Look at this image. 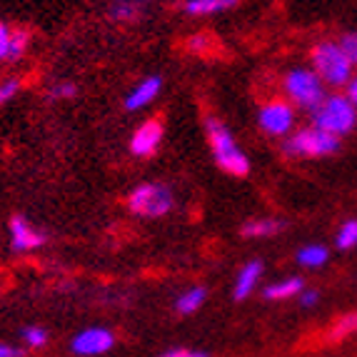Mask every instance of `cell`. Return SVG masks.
<instances>
[{"instance_id": "6da1fadb", "label": "cell", "mask_w": 357, "mask_h": 357, "mask_svg": "<svg viewBox=\"0 0 357 357\" xmlns=\"http://www.w3.org/2000/svg\"><path fill=\"white\" fill-rule=\"evenodd\" d=\"M205 132H208L210 150H213V158L220 170H225L227 175H235V178H245V175L250 173L248 155L243 153L238 140L232 137V132L222 126L220 120L218 118L205 120Z\"/></svg>"}, {"instance_id": "7a4b0ae2", "label": "cell", "mask_w": 357, "mask_h": 357, "mask_svg": "<svg viewBox=\"0 0 357 357\" xmlns=\"http://www.w3.org/2000/svg\"><path fill=\"white\" fill-rule=\"evenodd\" d=\"M328 85L322 83L320 75H317L312 68H292L282 77V90H285L287 102H292L300 110H317L320 102L328 98Z\"/></svg>"}, {"instance_id": "3957f363", "label": "cell", "mask_w": 357, "mask_h": 357, "mask_svg": "<svg viewBox=\"0 0 357 357\" xmlns=\"http://www.w3.org/2000/svg\"><path fill=\"white\" fill-rule=\"evenodd\" d=\"M310 60H312V70L320 75V80L330 88H342L352 80V63L347 60V55L342 53L340 43L335 40H322L317 43L312 53H310Z\"/></svg>"}, {"instance_id": "277c9868", "label": "cell", "mask_w": 357, "mask_h": 357, "mask_svg": "<svg viewBox=\"0 0 357 357\" xmlns=\"http://www.w3.org/2000/svg\"><path fill=\"white\" fill-rule=\"evenodd\" d=\"M312 126L330 132L335 137H342L355 130L357 126V107L342 93H333L320 102L317 110H312Z\"/></svg>"}, {"instance_id": "5b68a950", "label": "cell", "mask_w": 357, "mask_h": 357, "mask_svg": "<svg viewBox=\"0 0 357 357\" xmlns=\"http://www.w3.org/2000/svg\"><path fill=\"white\" fill-rule=\"evenodd\" d=\"M282 150L290 158H325V155H335L340 150V137L315 126L300 128L282 143Z\"/></svg>"}, {"instance_id": "8992f818", "label": "cell", "mask_w": 357, "mask_h": 357, "mask_svg": "<svg viewBox=\"0 0 357 357\" xmlns=\"http://www.w3.org/2000/svg\"><path fill=\"white\" fill-rule=\"evenodd\" d=\"M175 200L170 188L160 183H143L132 188L130 195H128V208L137 218H165L170 210H173Z\"/></svg>"}, {"instance_id": "52a82bcc", "label": "cell", "mask_w": 357, "mask_h": 357, "mask_svg": "<svg viewBox=\"0 0 357 357\" xmlns=\"http://www.w3.org/2000/svg\"><path fill=\"white\" fill-rule=\"evenodd\" d=\"M257 126L273 137H285L295 128V105L287 100H268L257 110Z\"/></svg>"}, {"instance_id": "ba28073f", "label": "cell", "mask_w": 357, "mask_h": 357, "mask_svg": "<svg viewBox=\"0 0 357 357\" xmlns=\"http://www.w3.org/2000/svg\"><path fill=\"white\" fill-rule=\"evenodd\" d=\"M115 347V335L107 328H85L70 340V352L77 357H100Z\"/></svg>"}, {"instance_id": "9c48e42d", "label": "cell", "mask_w": 357, "mask_h": 357, "mask_svg": "<svg viewBox=\"0 0 357 357\" xmlns=\"http://www.w3.org/2000/svg\"><path fill=\"white\" fill-rule=\"evenodd\" d=\"M45 245V235L30 225L23 215H15L10 220V248L15 252H30Z\"/></svg>"}, {"instance_id": "30bf717a", "label": "cell", "mask_w": 357, "mask_h": 357, "mask_svg": "<svg viewBox=\"0 0 357 357\" xmlns=\"http://www.w3.org/2000/svg\"><path fill=\"white\" fill-rule=\"evenodd\" d=\"M160 140H162V126L158 120H148V123H143V126L132 132L130 153L135 158H150L155 150L160 148Z\"/></svg>"}, {"instance_id": "8fae6325", "label": "cell", "mask_w": 357, "mask_h": 357, "mask_svg": "<svg viewBox=\"0 0 357 357\" xmlns=\"http://www.w3.org/2000/svg\"><path fill=\"white\" fill-rule=\"evenodd\" d=\"M262 273H265V265L260 260H250L245 262L243 268L238 270V278H235V285H232V300L245 303L255 292L257 282H260Z\"/></svg>"}, {"instance_id": "7c38bea8", "label": "cell", "mask_w": 357, "mask_h": 357, "mask_svg": "<svg viewBox=\"0 0 357 357\" xmlns=\"http://www.w3.org/2000/svg\"><path fill=\"white\" fill-rule=\"evenodd\" d=\"M160 90H162V77L160 75L145 77V80H140V83H137L135 88L128 93L126 107H128V110H140V107L150 105L155 98L160 96Z\"/></svg>"}, {"instance_id": "4fadbf2b", "label": "cell", "mask_w": 357, "mask_h": 357, "mask_svg": "<svg viewBox=\"0 0 357 357\" xmlns=\"http://www.w3.org/2000/svg\"><path fill=\"white\" fill-rule=\"evenodd\" d=\"M305 290V282L303 278H282V280L273 282L262 290L265 300H292V298H300V292Z\"/></svg>"}, {"instance_id": "5bb4252c", "label": "cell", "mask_w": 357, "mask_h": 357, "mask_svg": "<svg viewBox=\"0 0 357 357\" xmlns=\"http://www.w3.org/2000/svg\"><path fill=\"white\" fill-rule=\"evenodd\" d=\"M285 230V222L275 220V218H257V220L245 222L240 227V235L243 238H275L278 232Z\"/></svg>"}, {"instance_id": "9a60e30c", "label": "cell", "mask_w": 357, "mask_h": 357, "mask_svg": "<svg viewBox=\"0 0 357 357\" xmlns=\"http://www.w3.org/2000/svg\"><path fill=\"white\" fill-rule=\"evenodd\" d=\"M205 300H208V290H205L203 285L190 287V290H185L178 295V300H175V312H178V315H192V312H197V310L203 307Z\"/></svg>"}, {"instance_id": "2e32d148", "label": "cell", "mask_w": 357, "mask_h": 357, "mask_svg": "<svg viewBox=\"0 0 357 357\" xmlns=\"http://www.w3.org/2000/svg\"><path fill=\"white\" fill-rule=\"evenodd\" d=\"M295 260H298L300 268H307V270H317L322 268V265H328L330 260V250L325 248V245H305V248H300L298 255H295Z\"/></svg>"}, {"instance_id": "e0dca14e", "label": "cell", "mask_w": 357, "mask_h": 357, "mask_svg": "<svg viewBox=\"0 0 357 357\" xmlns=\"http://www.w3.org/2000/svg\"><path fill=\"white\" fill-rule=\"evenodd\" d=\"M240 0H188L185 13L188 15H215V13H225L238 6Z\"/></svg>"}, {"instance_id": "ac0fdd59", "label": "cell", "mask_w": 357, "mask_h": 357, "mask_svg": "<svg viewBox=\"0 0 357 357\" xmlns=\"http://www.w3.org/2000/svg\"><path fill=\"white\" fill-rule=\"evenodd\" d=\"M20 340H23V345L30 347V350H43V347L48 345V330L40 328V325H25L20 330Z\"/></svg>"}, {"instance_id": "d6986e66", "label": "cell", "mask_w": 357, "mask_h": 357, "mask_svg": "<svg viewBox=\"0 0 357 357\" xmlns=\"http://www.w3.org/2000/svg\"><path fill=\"white\" fill-rule=\"evenodd\" d=\"M335 245H337L340 250L357 248V220H345L340 225L337 235H335Z\"/></svg>"}, {"instance_id": "ffe728a7", "label": "cell", "mask_w": 357, "mask_h": 357, "mask_svg": "<svg viewBox=\"0 0 357 357\" xmlns=\"http://www.w3.org/2000/svg\"><path fill=\"white\" fill-rule=\"evenodd\" d=\"M28 50V33L23 30H13L10 43H8V55H6V63H15L20 60Z\"/></svg>"}, {"instance_id": "44dd1931", "label": "cell", "mask_w": 357, "mask_h": 357, "mask_svg": "<svg viewBox=\"0 0 357 357\" xmlns=\"http://www.w3.org/2000/svg\"><path fill=\"white\" fill-rule=\"evenodd\" d=\"M137 15H140V8L135 0H113L110 6V18L115 20H135Z\"/></svg>"}, {"instance_id": "7402d4cb", "label": "cell", "mask_w": 357, "mask_h": 357, "mask_svg": "<svg viewBox=\"0 0 357 357\" xmlns=\"http://www.w3.org/2000/svg\"><path fill=\"white\" fill-rule=\"evenodd\" d=\"M352 333H357V312H350V315L340 317L337 325H333V330L328 333V340H342L350 337Z\"/></svg>"}, {"instance_id": "603a6c76", "label": "cell", "mask_w": 357, "mask_h": 357, "mask_svg": "<svg viewBox=\"0 0 357 357\" xmlns=\"http://www.w3.org/2000/svg\"><path fill=\"white\" fill-rule=\"evenodd\" d=\"M337 43L340 48H342V53L347 55V60H350L352 66H357V33H345Z\"/></svg>"}, {"instance_id": "cb8c5ba5", "label": "cell", "mask_w": 357, "mask_h": 357, "mask_svg": "<svg viewBox=\"0 0 357 357\" xmlns=\"http://www.w3.org/2000/svg\"><path fill=\"white\" fill-rule=\"evenodd\" d=\"M18 90H20L18 80H6V83H0V105H6L8 100H13V98L18 96Z\"/></svg>"}, {"instance_id": "d4e9b609", "label": "cell", "mask_w": 357, "mask_h": 357, "mask_svg": "<svg viewBox=\"0 0 357 357\" xmlns=\"http://www.w3.org/2000/svg\"><path fill=\"white\" fill-rule=\"evenodd\" d=\"M75 93H77V88L73 83H58V85H53V88H50L48 96L50 98H60V100H68V98H73Z\"/></svg>"}, {"instance_id": "484cf974", "label": "cell", "mask_w": 357, "mask_h": 357, "mask_svg": "<svg viewBox=\"0 0 357 357\" xmlns=\"http://www.w3.org/2000/svg\"><path fill=\"white\" fill-rule=\"evenodd\" d=\"M158 357H210L205 350H190V347H173V350H165Z\"/></svg>"}, {"instance_id": "4316f807", "label": "cell", "mask_w": 357, "mask_h": 357, "mask_svg": "<svg viewBox=\"0 0 357 357\" xmlns=\"http://www.w3.org/2000/svg\"><path fill=\"white\" fill-rule=\"evenodd\" d=\"M298 303L303 305V307H315V305L320 303V292L317 290H303L300 292Z\"/></svg>"}, {"instance_id": "83f0119b", "label": "cell", "mask_w": 357, "mask_h": 357, "mask_svg": "<svg viewBox=\"0 0 357 357\" xmlns=\"http://www.w3.org/2000/svg\"><path fill=\"white\" fill-rule=\"evenodd\" d=\"M10 36H13V30L8 28L6 23H0V60H6V55H8V43H10Z\"/></svg>"}, {"instance_id": "f1b7e54d", "label": "cell", "mask_w": 357, "mask_h": 357, "mask_svg": "<svg viewBox=\"0 0 357 357\" xmlns=\"http://www.w3.org/2000/svg\"><path fill=\"white\" fill-rule=\"evenodd\" d=\"M0 357H25V352L15 345H8V342H0Z\"/></svg>"}, {"instance_id": "f546056e", "label": "cell", "mask_w": 357, "mask_h": 357, "mask_svg": "<svg viewBox=\"0 0 357 357\" xmlns=\"http://www.w3.org/2000/svg\"><path fill=\"white\" fill-rule=\"evenodd\" d=\"M347 98L352 100V105L357 107V75H352V80L347 83V93H345Z\"/></svg>"}, {"instance_id": "4dcf8cb0", "label": "cell", "mask_w": 357, "mask_h": 357, "mask_svg": "<svg viewBox=\"0 0 357 357\" xmlns=\"http://www.w3.org/2000/svg\"><path fill=\"white\" fill-rule=\"evenodd\" d=\"M190 50H197V53H200V50H205V36H195L190 40Z\"/></svg>"}]
</instances>
